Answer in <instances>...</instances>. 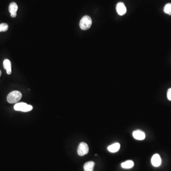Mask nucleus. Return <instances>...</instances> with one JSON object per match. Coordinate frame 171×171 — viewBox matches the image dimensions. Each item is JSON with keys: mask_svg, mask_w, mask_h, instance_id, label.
Returning a JSON list of instances; mask_svg holds the SVG:
<instances>
[{"mask_svg": "<svg viewBox=\"0 0 171 171\" xmlns=\"http://www.w3.org/2000/svg\"><path fill=\"white\" fill-rule=\"evenodd\" d=\"M151 163L152 166L155 167H158L160 166L162 160L160 155L158 154H155L152 156L151 159Z\"/></svg>", "mask_w": 171, "mask_h": 171, "instance_id": "7", "label": "nucleus"}, {"mask_svg": "<svg viewBox=\"0 0 171 171\" xmlns=\"http://www.w3.org/2000/svg\"><path fill=\"white\" fill-rule=\"evenodd\" d=\"M89 148L88 145L84 142H82L78 146V154L81 157L86 155L89 152Z\"/></svg>", "mask_w": 171, "mask_h": 171, "instance_id": "4", "label": "nucleus"}, {"mask_svg": "<svg viewBox=\"0 0 171 171\" xmlns=\"http://www.w3.org/2000/svg\"><path fill=\"white\" fill-rule=\"evenodd\" d=\"M3 67L6 70V72L8 75L11 74L12 73V65L11 61L8 59H5L3 61Z\"/></svg>", "mask_w": 171, "mask_h": 171, "instance_id": "9", "label": "nucleus"}, {"mask_svg": "<svg viewBox=\"0 0 171 171\" xmlns=\"http://www.w3.org/2000/svg\"><path fill=\"white\" fill-rule=\"evenodd\" d=\"M134 166V163L133 161L127 160L121 163V166L123 168L130 169Z\"/></svg>", "mask_w": 171, "mask_h": 171, "instance_id": "12", "label": "nucleus"}, {"mask_svg": "<svg viewBox=\"0 0 171 171\" xmlns=\"http://www.w3.org/2000/svg\"><path fill=\"white\" fill-rule=\"evenodd\" d=\"M18 7L17 5L15 3H12L10 4L9 7V11L11 13V16L12 17H16L17 16V12Z\"/></svg>", "mask_w": 171, "mask_h": 171, "instance_id": "6", "label": "nucleus"}, {"mask_svg": "<svg viewBox=\"0 0 171 171\" xmlns=\"http://www.w3.org/2000/svg\"><path fill=\"white\" fill-rule=\"evenodd\" d=\"M33 109V107L31 105H28L27 104L23 102L18 103L14 105V109L16 111H20L27 112L30 111Z\"/></svg>", "mask_w": 171, "mask_h": 171, "instance_id": "3", "label": "nucleus"}, {"mask_svg": "<svg viewBox=\"0 0 171 171\" xmlns=\"http://www.w3.org/2000/svg\"><path fill=\"white\" fill-rule=\"evenodd\" d=\"M133 136L135 139L138 140H143L146 138L145 133L139 130L133 132Z\"/></svg>", "mask_w": 171, "mask_h": 171, "instance_id": "8", "label": "nucleus"}, {"mask_svg": "<svg viewBox=\"0 0 171 171\" xmlns=\"http://www.w3.org/2000/svg\"><path fill=\"white\" fill-rule=\"evenodd\" d=\"M92 23L91 19L89 16L88 15L84 16L80 21V28L82 30L89 29L91 26Z\"/></svg>", "mask_w": 171, "mask_h": 171, "instance_id": "2", "label": "nucleus"}, {"mask_svg": "<svg viewBox=\"0 0 171 171\" xmlns=\"http://www.w3.org/2000/svg\"><path fill=\"white\" fill-rule=\"evenodd\" d=\"M120 147V145L119 144L116 143L109 146L108 147V149L110 152H115L119 151Z\"/></svg>", "mask_w": 171, "mask_h": 171, "instance_id": "10", "label": "nucleus"}, {"mask_svg": "<svg viewBox=\"0 0 171 171\" xmlns=\"http://www.w3.org/2000/svg\"><path fill=\"white\" fill-rule=\"evenodd\" d=\"M22 98V94L19 91H13L8 94L7 100L9 103L14 104L20 101Z\"/></svg>", "mask_w": 171, "mask_h": 171, "instance_id": "1", "label": "nucleus"}, {"mask_svg": "<svg viewBox=\"0 0 171 171\" xmlns=\"http://www.w3.org/2000/svg\"><path fill=\"white\" fill-rule=\"evenodd\" d=\"M8 24L5 23H3L0 24V32H6L8 30Z\"/></svg>", "mask_w": 171, "mask_h": 171, "instance_id": "14", "label": "nucleus"}, {"mask_svg": "<svg viewBox=\"0 0 171 171\" xmlns=\"http://www.w3.org/2000/svg\"><path fill=\"white\" fill-rule=\"evenodd\" d=\"M116 10L118 14L122 16L125 14L126 12V8L123 3L119 2L117 4Z\"/></svg>", "mask_w": 171, "mask_h": 171, "instance_id": "5", "label": "nucleus"}, {"mask_svg": "<svg viewBox=\"0 0 171 171\" xmlns=\"http://www.w3.org/2000/svg\"><path fill=\"white\" fill-rule=\"evenodd\" d=\"M1 70H0V77H1Z\"/></svg>", "mask_w": 171, "mask_h": 171, "instance_id": "16", "label": "nucleus"}, {"mask_svg": "<svg viewBox=\"0 0 171 171\" xmlns=\"http://www.w3.org/2000/svg\"><path fill=\"white\" fill-rule=\"evenodd\" d=\"M167 98L168 100L171 101V88L169 89L167 93Z\"/></svg>", "mask_w": 171, "mask_h": 171, "instance_id": "15", "label": "nucleus"}, {"mask_svg": "<svg viewBox=\"0 0 171 171\" xmlns=\"http://www.w3.org/2000/svg\"><path fill=\"white\" fill-rule=\"evenodd\" d=\"M95 165V163L93 161L87 162L84 166V169L85 171H93Z\"/></svg>", "mask_w": 171, "mask_h": 171, "instance_id": "11", "label": "nucleus"}, {"mask_svg": "<svg viewBox=\"0 0 171 171\" xmlns=\"http://www.w3.org/2000/svg\"><path fill=\"white\" fill-rule=\"evenodd\" d=\"M163 11L166 14L171 15V3H169L166 4L163 9Z\"/></svg>", "mask_w": 171, "mask_h": 171, "instance_id": "13", "label": "nucleus"}]
</instances>
